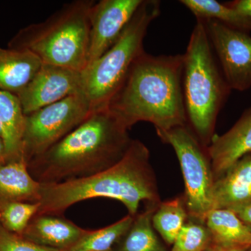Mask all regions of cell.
Wrapping results in <instances>:
<instances>
[{
    "mask_svg": "<svg viewBox=\"0 0 251 251\" xmlns=\"http://www.w3.org/2000/svg\"><path fill=\"white\" fill-rule=\"evenodd\" d=\"M129 129L108 108L95 109L67 136L27 163L40 184L87 177L108 169L128 151Z\"/></svg>",
    "mask_w": 251,
    "mask_h": 251,
    "instance_id": "1",
    "label": "cell"
},
{
    "mask_svg": "<svg viewBox=\"0 0 251 251\" xmlns=\"http://www.w3.org/2000/svg\"><path fill=\"white\" fill-rule=\"evenodd\" d=\"M40 192L36 214L64 216L77 202L104 198L120 201L134 217L141 203L147 206L161 202L150 151L145 144L133 139L123 158L108 169L87 177L41 184Z\"/></svg>",
    "mask_w": 251,
    "mask_h": 251,
    "instance_id": "2",
    "label": "cell"
},
{
    "mask_svg": "<svg viewBox=\"0 0 251 251\" xmlns=\"http://www.w3.org/2000/svg\"><path fill=\"white\" fill-rule=\"evenodd\" d=\"M182 75L183 54L153 56L145 51L108 108L129 130L140 122L152 124L156 131L187 125Z\"/></svg>",
    "mask_w": 251,
    "mask_h": 251,
    "instance_id": "3",
    "label": "cell"
},
{
    "mask_svg": "<svg viewBox=\"0 0 251 251\" xmlns=\"http://www.w3.org/2000/svg\"><path fill=\"white\" fill-rule=\"evenodd\" d=\"M94 3L75 0L63 4L45 21L18 31L8 48L29 51L42 64L82 73L88 62L90 11Z\"/></svg>",
    "mask_w": 251,
    "mask_h": 251,
    "instance_id": "4",
    "label": "cell"
},
{
    "mask_svg": "<svg viewBox=\"0 0 251 251\" xmlns=\"http://www.w3.org/2000/svg\"><path fill=\"white\" fill-rule=\"evenodd\" d=\"M182 79L190 128L207 148L216 135L217 117L231 90L214 59L202 20L197 19L183 54Z\"/></svg>",
    "mask_w": 251,
    "mask_h": 251,
    "instance_id": "5",
    "label": "cell"
},
{
    "mask_svg": "<svg viewBox=\"0 0 251 251\" xmlns=\"http://www.w3.org/2000/svg\"><path fill=\"white\" fill-rule=\"evenodd\" d=\"M161 14V1L144 0L113 44L82 72V91L93 110L108 106L121 88L133 63L145 52L150 24Z\"/></svg>",
    "mask_w": 251,
    "mask_h": 251,
    "instance_id": "6",
    "label": "cell"
},
{
    "mask_svg": "<svg viewBox=\"0 0 251 251\" xmlns=\"http://www.w3.org/2000/svg\"><path fill=\"white\" fill-rule=\"evenodd\" d=\"M163 143L174 149L184 177L183 195L188 219L205 224L208 214L213 210L214 179L210 158L188 125L166 131H156Z\"/></svg>",
    "mask_w": 251,
    "mask_h": 251,
    "instance_id": "7",
    "label": "cell"
},
{
    "mask_svg": "<svg viewBox=\"0 0 251 251\" xmlns=\"http://www.w3.org/2000/svg\"><path fill=\"white\" fill-rule=\"evenodd\" d=\"M93 111L83 92L25 115L22 155L28 162L52 148Z\"/></svg>",
    "mask_w": 251,
    "mask_h": 251,
    "instance_id": "8",
    "label": "cell"
},
{
    "mask_svg": "<svg viewBox=\"0 0 251 251\" xmlns=\"http://www.w3.org/2000/svg\"><path fill=\"white\" fill-rule=\"evenodd\" d=\"M202 21L229 88L239 92L249 90L251 87V36L219 21Z\"/></svg>",
    "mask_w": 251,
    "mask_h": 251,
    "instance_id": "9",
    "label": "cell"
},
{
    "mask_svg": "<svg viewBox=\"0 0 251 251\" xmlns=\"http://www.w3.org/2000/svg\"><path fill=\"white\" fill-rule=\"evenodd\" d=\"M82 91V73L42 64L36 75L18 94L25 115Z\"/></svg>",
    "mask_w": 251,
    "mask_h": 251,
    "instance_id": "10",
    "label": "cell"
},
{
    "mask_svg": "<svg viewBox=\"0 0 251 251\" xmlns=\"http://www.w3.org/2000/svg\"><path fill=\"white\" fill-rule=\"evenodd\" d=\"M143 1H95L90 11V45L87 67L105 53L118 40Z\"/></svg>",
    "mask_w": 251,
    "mask_h": 251,
    "instance_id": "11",
    "label": "cell"
},
{
    "mask_svg": "<svg viewBox=\"0 0 251 251\" xmlns=\"http://www.w3.org/2000/svg\"><path fill=\"white\" fill-rule=\"evenodd\" d=\"M214 181L246 155L251 153V108L221 135H215L206 148Z\"/></svg>",
    "mask_w": 251,
    "mask_h": 251,
    "instance_id": "12",
    "label": "cell"
},
{
    "mask_svg": "<svg viewBox=\"0 0 251 251\" xmlns=\"http://www.w3.org/2000/svg\"><path fill=\"white\" fill-rule=\"evenodd\" d=\"M87 231L64 216L36 214L21 236L42 247L67 251L75 245Z\"/></svg>",
    "mask_w": 251,
    "mask_h": 251,
    "instance_id": "13",
    "label": "cell"
},
{
    "mask_svg": "<svg viewBox=\"0 0 251 251\" xmlns=\"http://www.w3.org/2000/svg\"><path fill=\"white\" fill-rule=\"evenodd\" d=\"M251 203V153L214 181L213 209L234 211Z\"/></svg>",
    "mask_w": 251,
    "mask_h": 251,
    "instance_id": "14",
    "label": "cell"
},
{
    "mask_svg": "<svg viewBox=\"0 0 251 251\" xmlns=\"http://www.w3.org/2000/svg\"><path fill=\"white\" fill-rule=\"evenodd\" d=\"M41 184L31 176L24 158L0 166V206L7 203H39Z\"/></svg>",
    "mask_w": 251,
    "mask_h": 251,
    "instance_id": "15",
    "label": "cell"
},
{
    "mask_svg": "<svg viewBox=\"0 0 251 251\" xmlns=\"http://www.w3.org/2000/svg\"><path fill=\"white\" fill-rule=\"evenodd\" d=\"M41 65L40 59L29 51L0 47V90L17 96Z\"/></svg>",
    "mask_w": 251,
    "mask_h": 251,
    "instance_id": "16",
    "label": "cell"
},
{
    "mask_svg": "<svg viewBox=\"0 0 251 251\" xmlns=\"http://www.w3.org/2000/svg\"><path fill=\"white\" fill-rule=\"evenodd\" d=\"M25 117L17 96L0 90V125L4 131L9 161L23 158L22 141Z\"/></svg>",
    "mask_w": 251,
    "mask_h": 251,
    "instance_id": "17",
    "label": "cell"
},
{
    "mask_svg": "<svg viewBox=\"0 0 251 251\" xmlns=\"http://www.w3.org/2000/svg\"><path fill=\"white\" fill-rule=\"evenodd\" d=\"M158 206H147L135 216L129 228L112 251H168L152 226V216Z\"/></svg>",
    "mask_w": 251,
    "mask_h": 251,
    "instance_id": "18",
    "label": "cell"
},
{
    "mask_svg": "<svg viewBox=\"0 0 251 251\" xmlns=\"http://www.w3.org/2000/svg\"><path fill=\"white\" fill-rule=\"evenodd\" d=\"M205 225L213 242L251 247V232L233 211L213 209Z\"/></svg>",
    "mask_w": 251,
    "mask_h": 251,
    "instance_id": "19",
    "label": "cell"
},
{
    "mask_svg": "<svg viewBox=\"0 0 251 251\" xmlns=\"http://www.w3.org/2000/svg\"><path fill=\"white\" fill-rule=\"evenodd\" d=\"M188 220L184 197L180 196L158 204L152 216V226L166 244L173 245Z\"/></svg>",
    "mask_w": 251,
    "mask_h": 251,
    "instance_id": "20",
    "label": "cell"
},
{
    "mask_svg": "<svg viewBox=\"0 0 251 251\" xmlns=\"http://www.w3.org/2000/svg\"><path fill=\"white\" fill-rule=\"evenodd\" d=\"M179 2L197 19L214 20L239 30L251 31V20L243 17L226 4L215 0H181Z\"/></svg>",
    "mask_w": 251,
    "mask_h": 251,
    "instance_id": "21",
    "label": "cell"
},
{
    "mask_svg": "<svg viewBox=\"0 0 251 251\" xmlns=\"http://www.w3.org/2000/svg\"><path fill=\"white\" fill-rule=\"evenodd\" d=\"M133 216H126L115 224L87 233L72 248L65 251H112L115 244L129 228Z\"/></svg>",
    "mask_w": 251,
    "mask_h": 251,
    "instance_id": "22",
    "label": "cell"
},
{
    "mask_svg": "<svg viewBox=\"0 0 251 251\" xmlns=\"http://www.w3.org/2000/svg\"><path fill=\"white\" fill-rule=\"evenodd\" d=\"M39 203L13 202L0 206V226L12 233L22 235L37 214Z\"/></svg>",
    "mask_w": 251,
    "mask_h": 251,
    "instance_id": "23",
    "label": "cell"
},
{
    "mask_svg": "<svg viewBox=\"0 0 251 251\" xmlns=\"http://www.w3.org/2000/svg\"><path fill=\"white\" fill-rule=\"evenodd\" d=\"M211 242L206 225L188 219L176 236L172 251H204Z\"/></svg>",
    "mask_w": 251,
    "mask_h": 251,
    "instance_id": "24",
    "label": "cell"
},
{
    "mask_svg": "<svg viewBox=\"0 0 251 251\" xmlns=\"http://www.w3.org/2000/svg\"><path fill=\"white\" fill-rule=\"evenodd\" d=\"M0 251H65L38 245L0 226Z\"/></svg>",
    "mask_w": 251,
    "mask_h": 251,
    "instance_id": "25",
    "label": "cell"
},
{
    "mask_svg": "<svg viewBox=\"0 0 251 251\" xmlns=\"http://www.w3.org/2000/svg\"><path fill=\"white\" fill-rule=\"evenodd\" d=\"M249 247L248 246L221 244L211 240L210 244L204 251H247Z\"/></svg>",
    "mask_w": 251,
    "mask_h": 251,
    "instance_id": "26",
    "label": "cell"
},
{
    "mask_svg": "<svg viewBox=\"0 0 251 251\" xmlns=\"http://www.w3.org/2000/svg\"><path fill=\"white\" fill-rule=\"evenodd\" d=\"M233 211L251 232V203Z\"/></svg>",
    "mask_w": 251,
    "mask_h": 251,
    "instance_id": "27",
    "label": "cell"
},
{
    "mask_svg": "<svg viewBox=\"0 0 251 251\" xmlns=\"http://www.w3.org/2000/svg\"><path fill=\"white\" fill-rule=\"evenodd\" d=\"M8 161H9V158H8L6 145H5L4 139L0 137V166L4 164Z\"/></svg>",
    "mask_w": 251,
    "mask_h": 251,
    "instance_id": "28",
    "label": "cell"
},
{
    "mask_svg": "<svg viewBox=\"0 0 251 251\" xmlns=\"http://www.w3.org/2000/svg\"><path fill=\"white\" fill-rule=\"evenodd\" d=\"M0 137L4 139V131H3L2 127H1V125H0Z\"/></svg>",
    "mask_w": 251,
    "mask_h": 251,
    "instance_id": "29",
    "label": "cell"
},
{
    "mask_svg": "<svg viewBox=\"0 0 251 251\" xmlns=\"http://www.w3.org/2000/svg\"><path fill=\"white\" fill-rule=\"evenodd\" d=\"M247 251H251V247H249V249H247Z\"/></svg>",
    "mask_w": 251,
    "mask_h": 251,
    "instance_id": "30",
    "label": "cell"
}]
</instances>
